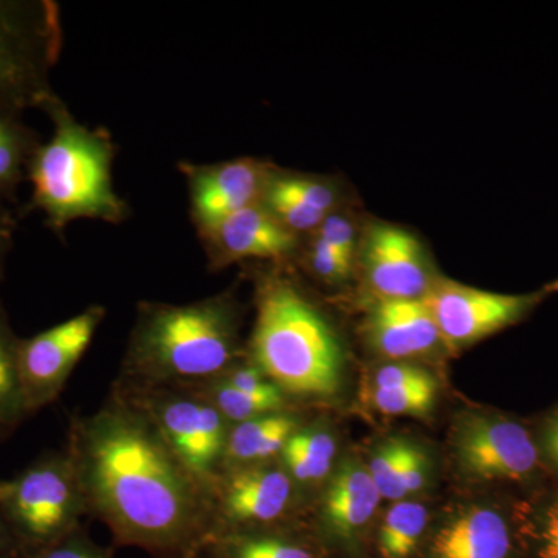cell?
Returning <instances> with one entry per match:
<instances>
[{"label":"cell","mask_w":558,"mask_h":558,"mask_svg":"<svg viewBox=\"0 0 558 558\" xmlns=\"http://www.w3.org/2000/svg\"><path fill=\"white\" fill-rule=\"evenodd\" d=\"M17 558H113V554L109 548L95 543L83 526L53 545L22 554Z\"/></svg>","instance_id":"28"},{"label":"cell","mask_w":558,"mask_h":558,"mask_svg":"<svg viewBox=\"0 0 558 558\" xmlns=\"http://www.w3.org/2000/svg\"><path fill=\"white\" fill-rule=\"evenodd\" d=\"M366 333L391 359L416 357L442 341L424 300H377L366 318Z\"/></svg>","instance_id":"15"},{"label":"cell","mask_w":558,"mask_h":558,"mask_svg":"<svg viewBox=\"0 0 558 558\" xmlns=\"http://www.w3.org/2000/svg\"><path fill=\"white\" fill-rule=\"evenodd\" d=\"M303 424L295 411L281 410L231 425L222 470L278 461L290 436Z\"/></svg>","instance_id":"19"},{"label":"cell","mask_w":558,"mask_h":558,"mask_svg":"<svg viewBox=\"0 0 558 558\" xmlns=\"http://www.w3.org/2000/svg\"><path fill=\"white\" fill-rule=\"evenodd\" d=\"M22 109L0 100V201L13 199L40 142L21 119Z\"/></svg>","instance_id":"21"},{"label":"cell","mask_w":558,"mask_h":558,"mask_svg":"<svg viewBox=\"0 0 558 558\" xmlns=\"http://www.w3.org/2000/svg\"><path fill=\"white\" fill-rule=\"evenodd\" d=\"M209 270L242 260H284L299 247V236L286 229L263 202L250 205L216 226L197 231Z\"/></svg>","instance_id":"13"},{"label":"cell","mask_w":558,"mask_h":558,"mask_svg":"<svg viewBox=\"0 0 558 558\" xmlns=\"http://www.w3.org/2000/svg\"><path fill=\"white\" fill-rule=\"evenodd\" d=\"M17 557H20V548H17L16 539L11 534L9 524H7L2 510H0V558Z\"/></svg>","instance_id":"36"},{"label":"cell","mask_w":558,"mask_h":558,"mask_svg":"<svg viewBox=\"0 0 558 558\" xmlns=\"http://www.w3.org/2000/svg\"><path fill=\"white\" fill-rule=\"evenodd\" d=\"M247 357L286 398L330 399L343 384V349L332 326L295 281L258 278Z\"/></svg>","instance_id":"3"},{"label":"cell","mask_w":558,"mask_h":558,"mask_svg":"<svg viewBox=\"0 0 558 558\" xmlns=\"http://www.w3.org/2000/svg\"><path fill=\"white\" fill-rule=\"evenodd\" d=\"M230 292L186 304L140 301L117 384L182 387L213 379L247 355Z\"/></svg>","instance_id":"2"},{"label":"cell","mask_w":558,"mask_h":558,"mask_svg":"<svg viewBox=\"0 0 558 558\" xmlns=\"http://www.w3.org/2000/svg\"><path fill=\"white\" fill-rule=\"evenodd\" d=\"M179 171L186 180L191 218L199 231L258 204L271 168L263 161L242 157L207 165L182 161Z\"/></svg>","instance_id":"12"},{"label":"cell","mask_w":558,"mask_h":558,"mask_svg":"<svg viewBox=\"0 0 558 558\" xmlns=\"http://www.w3.org/2000/svg\"><path fill=\"white\" fill-rule=\"evenodd\" d=\"M182 387L190 388L191 391L211 403L230 425L241 424L274 411L289 410V403L247 395L231 387L218 376L197 381V384L182 385Z\"/></svg>","instance_id":"25"},{"label":"cell","mask_w":558,"mask_h":558,"mask_svg":"<svg viewBox=\"0 0 558 558\" xmlns=\"http://www.w3.org/2000/svg\"><path fill=\"white\" fill-rule=\"evenodd\" d=\"M554 290L558 286L524 295H506L444 279L433 281L422 300L435 318L442 343L459 348L515 325Z\"/></svg>","instance_id":"10"},{"label":"cell","mask_w":558,"mask_h":558,"mask_svg":"<svg viewBox=\"0 0 558 558\" xmlns=\"http://www.w3.org/2000/svg\"><path fill=\"white\" fill-rule=\"evenodd\" d=\"M197 558H322L306 539L279 527L226 532L207 539Z\"/></svg>","instance_id":"20"},{"label":"cell","mask_w":558,"mask_h":558,"mask_svg":"<svg viewBox=\"0 0 558 558\" xmlns=\"http://www.w3.org/2000/svg\"><path fill=\"white\" fill-rule=\"evenodd\" d=\"M110 389L150 418L175 457L211 495L231 427L222 414L186 387H132L113 381Z\"/></svg>","instance_id":"7"},{"label":"cell","mask_w":558,"mask_h":558,"mask_svg":"<svg viewBox=\"0 0 558 558\" xmlns=\"http://www.w3.org/2000/svg\"><path fill=\"white\" fill-rule=\"evenodd\" d=\"M454 459L469 478L519 481L538 465V450L519 422L487 414H468L453 429Z\"/></svg>","instance_id":"11"},{"label":"cell","mask_w":558,"mask_h":558,"mask_svg":"<svg viewBox=\"0 0 558 558\" xmlns=\"http://www.w3.org/2000/svg\"><path fill=\"white\" fill-rule=\"evenodd\" d=\"M264 207L295 233H314L332 215L336 191L323 180L271 170L263 194Z\"/></svg>","instance_id":"16"},{"label":"cell","mask_w":558,"mask_h":558,"mask_svg":"<svg viewBox=\"0 0 558 558\" xmlns=\"http://www.w3.org/2000/svg\"><path fill=\"white\" fill-rule=\"evenodd\" d=\"M296 487L279 461L222 470L211 487L209 538L278 527L292 512Z\"/></svg>","instance_id":"8"},{"label":"cell","mask_w":558,"mask_h":558,"mask_svg":"<svg viewBox=\"0 0 558 558\" xmlns=\"http://www.w3.org/2000/svg\"><path fill=\"white\" fill-rule=\"evenodd\" d=\"M538 558H558V502L543 515L538 531Z\"/></svg>","instance_id":"33"},{"label":"cell","mask_w":558,"mask_h":558,"mask_svg":"<svg viewBox=\"0 0 558 558\" xmlns=\"http://www.w3.org/2000/svg\"><path fill=\"white\" fill-rule=\"evenodd\" d=\"M306 263L307 267L325 281H341L352 269V263L315 236L312 238L310 248H307Z\"/></svg>","instance_id":"29"},{"label":"cell","mask_w":558,"mask_h":558,"mask_svg":"<svg viewBox=\"0 0 558 558\" xmlns=\"http://www.w3.org/2000/svg\"><path fill=\"white\" fill-rule=\"evenodd\" d=\"M0 510L20 556L68 537L89 517L65 450L46 451L13 478L0 480Z\"/></svg>","instance_id":"5"},{"label":"cell","mask_w":558,"mask_h":558,"mask_svg":"<svg viewBox=\"0 0 558 558\" xmlns=\"http://www.w3.org/2000/svg\"><path fill=\"white\" fill-rule=\"evenodd\" d=\"M435 379L428 371L407 363H391L381 366L374 374L373 389L410 387V385L425 384Z\"/></svg>","instance_id":"31"},{"label":"cell","mask_w":558,"mask_h":558,"mask_svg":"<svg viewBox=\"0 0 558 558\" xmlns=\"http://www.w3.org/2000/svg\"><path fill=\"white\" fill-rule=\"evenodd\" d=\"M512 538L497 510L470 508L440 527L429 558H509Z\"/></svg>","instance_id":"18"},{"label":"cell","mask_w":558,"mask_h":558,"mask_svg":"<svg viewBox=\"0 0 558 558\" xmlns=\"http://www.w3.org/2000/svg\"><path fill=\"white\" fill-rule=\"evenodd\" d=\"M363 266L379 299L422 300L433 282L416 238L388 223L374 226L366 234Z\"/></svg>","instance_id":"14"},{"label":"cell","mask_w":558,"mask_h":558,"mask_svg":"<svg viewBox=\"0 0 558 558\" xmlns=\"http://www.w3.org/2000/svg\"><path fill=\"white\" fill-rule=\"evenodd\" d=\"M428 524V510L416 501H398L389 508L379 527L380 556L410 558Z\"/></svg>","instance_id":"24"},{"label":"cell","mask_w":558,"mask_h":558,"mask_svg":"<svg viewBox=\"0 0 558 558\" xmlns=\"http://www.w3.org/2000/svg\"><path fill=\"white\" fill-rule=\"evenodd\" d=\"M14 230H16V222L13 215L7 207V202L0 201V279L3 277L5 259L13 244Z\"/></svg>","instance_id":"34"},{"label":"cell","mask_w":558,"mask_h":558,"mask_svg":"<svg viewBox=\"0 0 558 558\" xmlns=\"http://www.w3.org/2000/svg\"><path fill=\"white\" fill-rule=\"evenodd\" d=\"M314 236L317 240L325 242L328 247L333 252L339 253L349 263H352L355 255V230L352 227L351 220L344 216L332 215L326 218L325 222L319 226L317 231H314Z\"/></svg>","instance_id":"30"},{"label":"cell","mask_w":558,"mask_h":558,"mask_svg":"<svg viewBox=\"0 0 558 558\" xmlns=\"http://www.w3.org/2000/svg\"><path fill=\"white\" fill-rule=\"evenodd\" d=\"M43 110L53 134L40 143L28 167L31 208L39 209L57 234L80 219L123 223L131 209L113 186L117 150L110 132L81 123L58 95Z\"/></svg>","instance_id":"4"},{"label":"cell","mask_w":558,"mask_h":558,"mask_svg":"<svg viewBox=\"0 0 558 558\" xmlns=\"http://www.w3.org/2000/svg\"><path fill=\"white\" fill-rule=\"evenodd\" d=\"M16 337L0 300V442L9 439L25 418L31 417L22 392L17 366Z\"/></svg>","instance_id":"23"},{"label":"cell","mask_w":558,"mask_h":558,"mask_svg":"<svg viewBox=\"0 0 558 558\" xmlns=\"http://www.w3.org/2000/svg\"><path fill=\"white\" fill-rule=\"evenodd\" d=\"M411 444L400 438L380 444L374 451L368 464V472L381 498L400 501L405 494L402 490V472Z\"/></svg>","instance_id":"27"},{"label":"cell","mask_w":558,"mask_h":558,"mask_svg":"<svg viewBox=\"0 0 558 558\" xmlns=\"http://www.w3.org/2000/svg\"><path fill=\"white\" fill-rule=\"evenodd\" d=\"M336 454V438L328 428L303 424L290 436L278 461L296 486H310L328 478Z\"/></svg>","instance_id":"22"},{"label":"cell","mask_w":558,"mask_h":558,"mask_svg":"<svg viewBox=\"0 0 558 558\" xmlns=\"http://www.w3.org/2000/svg\"><path fill=\"white\" fill-rule=\"evenodd\" d=\"M428 473L429 461L427 454L411 444L409 457H407L402 472V490L405 497L407 495L416 494V492L425 487L428 481Z\"/></svg>","instance_id":"32"},{"label":"cell","mask_w":558,"mask_h":558,"mask_svg":"<svg viewBox=\"0 0 558 558\" xmlns=\"http://www.w3.org/2000/svg\"><path fill=\"white\" fill-rule=\"evenodd\" d=\"M89 517L113 542L156 558H197L211 534V495L150 418L110 389L89 414H72L68 444Z\"/></svg>","instance_id":"1"},{"label":"cell","mask_w":558,"mask_h":558,"mask_svg":"<svg viewBox=\"0 0 558 558\" xmlns=\"http://www.w3.org/2000/svg\"><path fill=\"white\" fill-rule=\"evenodd\" d=\"M62 50L61 10L51 0H0V100L24 110L57 97L50 72Z\"/></svg>","instance_id":"6"},{"label":"cell","mask_w":558,"mask_h":558,"mask_svg":"<svg viewBox=\"0 0 558 558\" xmlns=\"http://www.w3.org/2000/svg\"><path fill=\"white\" fill-rule=\"evenodd\" d=\"M105 318L106 307L94 304L31 339H20L17 366L31 416L60 398Z\"/></svg>","instance_id":"9"},{"label":"cell","mask_w":558,"mask_h":558,"mask_svg":"<svg viewBox=\"0 0 558 558\" xmlns=\"http://www.w3.org/2000/svg\"><path fill=\"white\" fill-rule=\"evenodd\" d=\"M438 396V381L432 379L425 384L410 387L373 389L374 407L389 416H425L435 407Z\"/></svg>","instance_id":"26"},{"label":"cell","mask_w":558,"mask_h":558,"mask_svg":"<svg viewBox=\"0 0 558 558\" xmlns=\"http://www.w3.org/2000/svg\"><path fill=\"white\" fill-rule=\"evenodd\" d=\"M543 446L553 464L558 469V413L554 414L543 432Z\"/></svg>","instance_id":"35"},{"label":"cell","mask_w":558,"mask_h":558,"mask_svg":"<svg viewBox=\"0 0 558 558\" xmlns=\"http://www.w3.org/2000/svg\"><path fill=\"white\" fill-rule=\"evenodd\" d=\"M380 499L368 469L355 461H343L326 487L323 523L336 537L352 538L373 519Z\"/></svg>","instance_id":"17"}]
</instances>
